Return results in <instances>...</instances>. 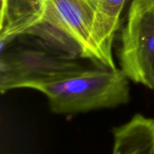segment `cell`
Segmentation results:
<instances>
[{
  "instance_id": "cell-1",
  "label": "cell",
  "mask_w": 154,
  "mask_h": 154,
  "mask_svg": "<svg viewBox=\"0 0 154 154\" xmlns=\"http://www.w3.org/2000/svg\"><path fill=\"white\" fill-rule=\"evenodd\" d=\"M0 91L32 88L104 66L90 60L53 50L37 39L21 35L0 41Z\"/></svg>"
},
{
  "instance_id": "cell-2",
  "label": "cell",
  "mask_w": 154,
  "mask_h": 154,
  "mask_svg": "<svg viewBox=\"0 0 154 154\" xmlns=\"http://www.w3.org/2000/svg\"><path fill=\"white\" fill-rule=\"evenodd\" d=\"M129 79L120 69L98 66L40 87L51 111L71 116L114 108L130 101Z\"/></svg>"
},
{
  "instance_id": "cell-3",
  "label": "cell",
  "mask_w": 154,
  "mask_h": 154,
  "mask_svg": "<svg viewBox=\"0 0 154 154\" xmlns=\"http://www.w3.org/2000/svg\"><path fill=\"white\" fill-rule=\"evenodd\" d=\"M96 1L46 0L42 21L27 35L53 50L103 65L92 40Z\"/></svg>"
},
{
  "instance_id": "cell-4",
  "label": "cell",
  "mask_w": 154,
  "mask_h": 154,
  "mask_svg": "<svg viewBox=\"0 0 154 154\" xmlns=\"http://www.w3.org/2000/svg\"><path fill=\"white\" fill-rule=\"evenodd\" d=\"M119 62L136 84L154 89V4L132 0L122 32Z\"/></svg>"
},
{
  "instance_id": "cell-5",
  "label": "cell",
  "mask_w": 154,
  "mask_h": 154,
  "mask_svg": "<svg viewBox=\"0 0 154 154\" xmlns=\"http://www.w3.org/2000/svg\"><path fill=\"white\" fill-rule=\"evenodd\" d=\"M127 0H97L92 29V40L103 65L116 69L112 49L121 16Z\"/></svg>"
},
{
  "instance_id": "cell-6",
  "label": "cell",
  "mask_w": 154,
  "mask_h": 154,
  "mask_svg": "<svg viewBox=\"0 0 154 154\" xmlns=\"http://www.w3.org/2000/svg\"><path fill=\"white\" fill-rule=\"evenodd\" d=\"M46 0H2L0 41L27 35L42 21Z\"/></svg>"
},
{
  "instance_id": "cell-7",
  "label": "cell",
  "mask_w": 154,
  "mask_h": 154,
  "mask_svg": "<svg viewBox=\"0 0 154 154\" xmlns=\"http://www.w3.org/2000/svg\"><path fill=\"white\" fill-rule=\"evenodd\" d=\"M112 154H154V118L141 114L114 129Z\"/></svg>"
},
{
  "instance_id": "cell-8",
  "label": "cell",
  "mask_w": 154,
  "mask_h": 154,
  "mask_svg": "<svg viewBox=\"0 0 154 154\" xmlns=\"http://www.w3.org/2000/svg\"><path fill=\"white\" fill-rule=\"evenodd\" d=\"M147 1H150V2H152V3H153L154 4V0H147Z\"/></svg>"
}]
</instances>
